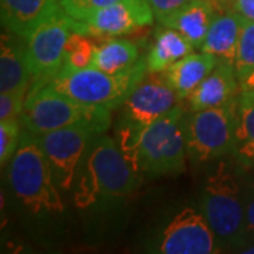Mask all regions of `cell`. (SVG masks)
I'll return each instance as SVG.
<instances>
[{
    "mask_svg": "<svg viewBox=\"0 0 254 254\" xmlns=\"http://www.w3.org/2000/svg\"><path fill=\"white\" fill-rule=\"evenodd\" d=\"M93 53H95V44L88 38V36L78 31H72L65 48L64 68L82 69L91 66Z\"/></svg>",
    "mask_w": 254,
    "mask_h": 254,
    "instance_id": "23",
    "label": "cell"
},
{
    "mask_svg": "<svg viewBox=\"0 0 254 254\" xmlns=\"http://www.w3.org/2000/svg\"><path fill=\"white\" fill-rule=\"evenodd\" d=\"M31 82L33 76L26 63L24 50L13 44L9 37L3 36L0 53V92L27 93L31 89Z\"/></svg>",
    "mask_w": 254,
    "mask_h": 254,
    "instance_id": "18",
    "label": "cell"
},
{
    "mask_svg": "<svg viewBox=\"0 0 254 254\" xmlns=\"http://www.w3.org/2000/svg\"><path fill=\"white\" fill-rule=\"evenodd\" d=\"M202 213L219 240L232 243L245 235L246 203L237 178L225 161L206 178Z\"/></svg>",
    "mask_w": 254,
    "mask_h": 254,
    "instance_id": "6",
    "label": "cell"
},
{
    "mask_svg": "<svg viewBox=\"0 0 254 254\" xmlns=\"http://www.w3.org/2000/svg\"><path fill=\"white\" fill-rule=\"evenodd\" d=\"M236 103L232 100L222 106L196 110L184 119L187 151L193 163H208L232 153Z\"/></svg>",
    "mask_w": 254,
    "mask_h": 254,
    "instance_id": "8",
    "label": "cell"
},
{
    "mask_svg": "<svg viewBox=\"0 0 254 254\" xmlns=\"http://www.w3.org/2000/svg\"><path fill=\"white\" fill-rule=\"evenodd\" d=\"M216 235L202 212L192 208L182 209L167 225L160 245L164 254L218 253Z\"/></svg>",
    "mask_w": 254,
    "mask_h": 254,
    "instance_id": "12",
    "label": "cell"
},
{
    "mask_svg": "<svg viewBox=\"0 0 254 254\" xmlns=\"http://www.w3.org/2000/svg\"><path fill=\"white\" fill-rule=\"evenodd\" d=\"M243 252H245V253H254V245L250 246V247H247V249H245Z\"/></svg>",
    "mask_w": 254,
    "mask_h": 254,
    "instance_id": "31",
    "label": "cell"
},
{
    "mask_svg": "<svg viewBox=\"0 0 254 254\" xmlns=\"http://www.w3.org/2000/svg\"><path fill=\"white\" fill-rule=\"evenodd\" d=\"M138 61V48L134 43L125 38H113L95 46L91 66L108 73H120L133 68Z\"/></svg>",
    "mask_w": 254,
    "mask_h": 254,
    "instance_id": "21",
    "label": "cell"
},
{
    "mask_svg": "<svg viewBox=\"0 0 254 254\" xmlns=\"http://www.w3.org/2000/svg\"><path fill=\"white\" fill-rule=\"evenodd\" d=\"M193 53V46L174 28L163 26L157 30L154 46L145 58L148 72H164L173 64Z\"/></svg>",
    "mask_w": 254,
    "mask_h": 254,
    "instance_id": "19",
    "label": "cell"
},
{
    "mask_svg": "<svg viewBox=\"0 0 254 254\" xmlns=\"http://www.w3.org/2000/svg\"><path fill=\"white\" fill-rule=\"evenodd\" d=\"M232 10L246 20L254 21V0H230Z\"/></svg>",
    "mask_w": 254,
    "mask_h": 254,
    "instance_id": "28",
    "label": "cell"
},
{
    "mask_svg": "<svg viewBox=\"0 0 254 254\" xmlns=\"http://www.w3.org/2000/svg\"><path fill=\"white\" fill-rule=\"evenodd\" d=\"M18 119L11 120H1L0 122V163L1 167L11 160V157L17 151V147L20 144L21 131H20Z\"/></svg>",
    "mask_w": 254,
    "mask_h": 254,
    "instance_id": "24",
    "label": "cell"
},
{
    "mask_svg": "<svg viewBox=\"0 0 254 254\" xmlns=\"http://www.w3.org/2000/svg\"><path fill=\"white\" fill-rule=\"evenodd\" d=\"M233 66L236 71L237 79L246 81L252 73H254V21L246 20L242 27L240 38L237 43V50Z\"/></svg>",
    "mask_w": 254,
    "mask_h": 254,
    "instance_id": "22",
    "label": "cell"
},
{
    "mask_svg": "<svg viewBox=\"0 0 254 254\" xmlns=\"http://www.w3.org/2000/svg\"><path fill=\"white\" fill-rule=\"evenodd\" d=\"M9 181L16 198L33 213H61L65 209L51 164L38 138L26 128L21 131L17 151L10 160Z\"/></svg>",
    "mask_w": 254,
    "mask_h": 254,
    "instance_id": "2",
    "label": "cell"
},
{
    "mask_svg": "<svg viewBox=\"0 0 254 254\" xmlns=\"http://www.w3.org/2000/svg\"><path fill=\"white\" fill-rule=\"evenodd\" d=\"M95 134L102 133L89 125H73L36 136L51 164L58 188L68 190L72 187L82 155Z\"/></svg>",
    "mask_w": 254,
    "mask_h": 254,
    "instance_id": "10",
    "label": "cell"
},
{
    "mask_svg": "<svg viewBox=\"0 0 254 254\" xmlns=\"http://www.w3.org/2000/svg\"><path fill=\"white\" fill-rule=\"evenodd\" d=\"M110 112L79 103L44 85L30 89L20 119L23 128L34 136L73 125H89L103 134L110 125Z\"/></svg>",
    "mask_w": 254,
    "mask_h": 254,
    "instance_id": "5",
    "label": "cell"
},
{
    "mask_svg": "<svg viewBox=\"0 0 254 254\" xmlns=\"http://www.w3.org/2000/svg\"><path fill=\"white\" fill-rule=\"evenodd\" d=\"M154 18L148 0H120L79 20L72 18V23L73 31L86 36L119 37L150 26Z\"/></svg>",
    "mask_w": 254,
    "mask_h": 254,
    "instance_id": "11",
    "label": "cell"
},
{
    "mask_svg": "<svg viewBox=\"0 0 254 254\" xmlns=\"http://www.w3.org/2000/svg\"><path fill=\"white\" fill-rule=\"evenodd\" d=\"M242 85H243V91L250 92L254 95V73H252L246 81L242 82Z\"/></svg>",
    "mask_w": 254,
    "mask_h": 254,
    "instance_id": "30",
    "label": "cell"
},
{
    "mask_svg": "<svg viewBox=\"0 0 254 254\" xmlns=\"http://www.w3.org/2000/svg\"><path fill=\"white\" fill-rule=\"evenodd\" d=\"M187 153L184 109L178 103L138 134L128 163L137 174H178L185 168Z\"/></svg>",
    "mask_w": 254,
    "mask_h": 254,
    "instance_id": "4",
    "label": "cell"
},
{
    "mask_svg": "<svg viewBox=\"0 0 254 254\" xmlns=\"http://www.w3.org/2000/svg\"><path fill=\"white\" fill-rule=\"evenodd\" d=\"M218 63V57L209 53H192L165 69V79L181 99L190 98Z\"/></svg>",
    "mask_w": 254,
    "mask_h": 254,
    "instance_id": "16",
    "label": "cell"
},
{
    "mask_svg": "<svg viewBox=\"0 0 254 254\" xmlns=\"http://www.w3.org/2000/svg\"><path fill=\"white\" fill-rule=\"evenodd\" d=\"M27 93H0V122L21 118Z\"/></svg>",
    "mask_w": 254,
    "mask_h": 254,
    "instance_id": "26",
    "label": "cell"
},
{
    "mask_svg": "<svg viewBox=\"0 0 254 254\" xmlns=\"http://www.w3.org/2000/svg\"><path fill=\"white\" fill-rule=\"evenodd\" d=\"M237 91V75L233 63L219 60L213 71L202 81L190 96L192 112L226 105Z\"/></svg>",
    "mask_w": 254,
    "mask_h": 254,
    "instance_id": "14",
    "label": "cell"
},
{
    "mask_svg": "<svg viewBox=\"0 0 254 254\" xmlns=\"http://www.w3.org/2000/svg\"><path fill=\"white\" fill-rule=\"evenodd\" d=\"M215 16V7L209 0H193L158 23L181 33L193 48H200Z\"/></svg>",
    "mask_w": 254,
    "mask_h": 254,
    "instance_id": "15",
    "label": "cell"
},
{
    "mask_svg": "<svg viewBox=\"0 0 254 254\" xmlns=\"http://www.w3.org/2000/svg\"><path fill=\"white\" fill-rule=\"evenodd\" d=\"M180 100V95L167 79L143 78L122 105L118 128L120 148H133L145 127L174 109Z\"/></svg>",
    "mask_w": 254,
    "mask_h": 254,
    "instance_id": "7",
    "label": "cell"
},
{
    "mask_svg": "<svg viewBox=\"0 0 254 254\" xmlns=\"http://www.w3.org/2000/svg\"><path fill=\"white\" fill-rule=\"evenodd\" d=\"M120 0H60L63 10L69 17L79 20L95 10L110 6Z\"/></svg>",
    "mask_w": 254,
    "mask_h": 254,
    "instance_id": "25",
    "label": "cell"
},
{
    "mask_svg": "<svg viewBox=\"0 0 254 254\" xmlns=\"http://www.w3.org/2000/svg\"><path fill=\"white\" fill-rule=\"evenodd\" d=\"M190 1H193V0H148L151 9L154 11L155 18L158 21L173 14L175 11H178Z\"/></svg>",
    "mask_w": 254,
    "mask_h": 254,
    "instance_id": "27",
    "label": "cell"
},
{
    "mask_svg": "<svg viewBox=\"0 0 254 254\" xmlns=\"http://www.w3.org/2000/svg\"><path fill=\"white\" fill-rule=\"evenodd\" d=\"M243 23L245 17L233 10L216 14L200 47V51L215 55L219 60L233 63Z\"/></svg>",
    "mask_w": 254,
    "mask_h": 254,
    "instance_id": "17",
    "label": "cell"
},
{
    "mask_svg": "<svg viewBox=\"0 0 254 254\" xmlns=\"http://www.w3.org/2000/svg\"><path fill=\"white\" fill-rule=\"evenodd\" d=\"M72 31V17L61 9L28 37L24 55L33 76L31 89L48 85L61 72L65 64L66 43Z\"/></svg>",
    "mask_w": 254,
    "mask_h": 254,
    "instance_id": "9",
    "label": "cell"
},
{
    "mask_svg": "<svg viewBox=\"0 0 254 254\" xmlns=\"http://www.w3.org/2000/svg\"><path fill=\"white\" fill-rule=\"evenodd\" d=\"M147 71L145 60H140L133 68L120 73H108L95 66L63 68L48 85L79 103L113 110L123 105Z\"/></svg>",
    "mask_w": 254,
    "mask_h": 254,
    "instance_id": "3",
    "label": "cell"
},
{
    "mask_svg": "<svg viewBox=\"0 0 254 254\" xmlns=\"http://www.w3.org/2000/svg\"><path fill=\"white\" fill-rule=\"evenodd\" d=\"M0 4L3 26L26 40L63 9L60 0H0Z\"/></svg>",
    "mask_w": 254,
    "mask_h": 254,
    "instance_id": "13",
    "label": "cell"
},
{
    "mask_svg": "<svg viewBox=\"0 0 254 254\" xmlns=\"http://www.w3.org/2000/svg\"><path fill=\"white\" fill-rule=\"evenodd\" d=\"M245 235H254V190L246 199Z\"/></svg>",
    "mask_w": 254,
    "mask_h": 254,
    "instance_id": "29",
    "label": "cell"
},
{
    "mask_svg": "<svg viewBox=\"0 0 254 254\" xmlns=\"http://www.w3.org/2000/svg\"><path fill=\"white\" fill-rule=\"evenodd\" d=\"M242 167H254V95L242 91L236 103V130L232 150Z\"/></svg>",
    "mask_w": 254,
    "mask_h": 254,
    "instance_id": "20",
    "label": "cell"
},
{
    "mask_svg": "<svg viewBox=\"0 0 254 254\" xmlns=\"http://www.w3.org/2000/svg\"><path fill=\"white\" fill-rule=\"evenodd\" d=\"M138 184V174L123 154L118 141L100 136L82 168L75 190V205L89 208L102 199H116L130 195Z\"/></svg>",
    "mask_w": 254,
    "mask_h": 254,
    "instance_id": "1",
    "label": "cell"
}]
</instances>
